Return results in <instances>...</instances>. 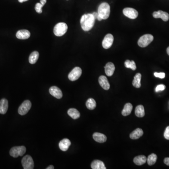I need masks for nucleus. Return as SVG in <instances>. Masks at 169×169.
I'll return each mask as SVG.
<instances>
[{"label":"nucleus","instance_id":"1","mask_svg":"<svg viewBox=\"0 0 169 169\" xmlns=\"http://www.w3.org/2000/svg\"><path fill=\"white\" fill-rule=\"evenodd\" d=\"M95 19L92 14H86L82 16L81 24L82 29L84 31H89L93 28L95 23Z\"/></svg>","mask_w":169,"mask_h":169},{"label":"nucleus","instance_id":"2","mask_svg":"<svg viewBox=\"0 0 169 169\" xmlns=\"http://www.w3.org/2000/svg\"><path fill=\"white\" fill-rule=\"evenodd\" d=\"M111 12L110 6L107 2H103L98 7V14L102 19H106L109 18Z\"/></svg>","mask_w":169,"mask_h":169},{"label":"nucleus","instance_id":"3","mask_svg":"<svg viewBox=\"0 0 169 169\" xmlns=\"http://www.w3.org/2000/svg\"><path fill=\"white\" fill-rule=\"evenodd\" d=\"M68 30V26L65 23H59L54 28V33L56 36H62Z\"/></svg>","mask_w":169,"mask_h":169},{"label":"nucleus","instance_id":"4","mask_svg":"<svg viewBox=\"0 0 169 169\" xmlns=\"http://www.w3.org/2000/svg\"><path fill=\"white\" fill-rule=\"evenodd\" d=\"M26 147L23 146L14 147L10 150L9 154L12 157L17 158L19 156H23L26 152Z\"/></svg>","mask_w":169,"mask_h":169},{"label":"nucleus","instance_id":"5","mask_svg":"<svg viewBox=\"0 0 169 169\" xmlns=\"http://www.w3.org/2000/svg\"><path fill=\"white\" fill-rule=\"evenodd\" d=\"M154 40L152 35L147 34L140 38L138 40V44L141 48H145L148 46Z\"/></svg>","mask_w":169,"mask_h":169},{"label":"nucleus","instance_id":"6","mask_svg":"<svg viewBox=\"0 0 169 169\" xmlns=\"http://www.w3.org/2000/svg\"><path fill=\"white\" fill-rule=\"evenodd\" d=\"M31 103L29 100L25 101L19 107L18 112L20 115H25L31 108Z\"/></svg>","mask_w":169,"mask_h":169},{"label":"nucleus","instance_id":"7","mask_svg":"<svg viewBox=\"0 0 169 169\" xmlns=\"http://www.w3.org/2000/svg\"><path fill=\"white\" fill-rule=\"evenodd\" d=\"M22 164L24 169H33L34 162L32 157L29 155H26L22 160Z\"/></svg>","mask_w":169,"mask_h":169},{"label":"nucleus","instance_id":"8","mask_svg":"<svg viewBox=\"0 0 169 169\" xmlns=\"http://www.w3.org/2000/svg\"><path fill=\"white\" fill-rule=\"evenodd\" d=\"M82 74V70L80 67H76L71 71L68 75L69 80L72 81H77Z\"/></svg>","mask_w":169,"mask_h":169},{"label":"nucleus","instance_id":"9","mask_svg":"<svg viewBox=\"0 0 169 169\" xmlns=\"http://www.w3.org/2000/svg\"><path fill=\"white\" fill-rule=\"evenodd\" d=\"M123 12L124 16L132 19L136 18L138 16V12L131 8H125L123 9Z\"/></svg>","mask_w":169,"mask_h":169},{"label":"nucleus","instance_id":"10","mask_svg":"<svg viewBox=\"0 0 169 169\" xmlns=\"http://www.w3.org/2000/svg\"><path fill=\"white\" fill-rule=\"evenodd\" d=\"M114 41V37L111 34H108L105 36L102 41V47L105 49L110 48L112 45Z\"/></svg>","mask_w":169,"mask_h":169},{"label":"nucleus","instance_id":"11","mask_svg":"<svg viewBox=\"0 0 169 169\" xmlns=\"http://www.w3.org/2000/svg\"><path fill=\"white\" fill-rule=\"evenodd\" d=\"M49 93L51 95H52L58 99H60L63 97V93L60 89L55 86H53L49 88Z\"/></svg>","mask_w":169,"mask_h":169},{"label":"nucleus","instance_id":"12","mask_svg":"<svg viewBox=\"0 0 169 169\" xmlns=\"http://www.w3.org/2000/svg\"><path fill=\"white\" fill-rule=\"evenodd\" d=\"M153 16L155 18H162L163 21H168L169 19V14L166 12H164L162 11H159L158 12H154Z\"/></svg>","mask_w":169,"mask_h":169},{"label":"nucleus","instance_id":"13","mask_svg":"<svg viewBox=\"0 0 169 169\" xmlns=\"http://www.w3.org/2000/svg\"><path fill=\"white\" fill-rule=\"evenodd\" d=\"M31 34L27 30H21L18 31L16 34L17 38L20 40H25L30 37Z\"/></svg>","mask_w":169,"mask_h":169},{"label":"nucleus","instance_id":"14","mask_svg":"<svg viewBox=\"0 0 169 169\" xmlns=\"http://www.w3.org/2000/svg\"><path fill=\"white\" fill-rule=\"evenodd\" d=\"M71 145V141L68 139H64L61 141L59 143L60 149L63 151H66Z\"/></svg>","mask_w":169,"mask_h":169},{"label":"nucleus","instance_id":"15","mask_svg":"<svg viewBox=\"0 0 169 169\" xmlns=\"http://www.w3.org/2000/svg\"><path fill=\"white\" fill-rule=\"evenodd\" d=\"M99 83L102 88L104 90H109L110 88V85L108 81L107 78L104 76H101L99 78Z\"/></svg>","mask_w":169,"mask_h":169},{"label":"nucleus","instance_id":"16","mask_svg":"<svg viewBox=\"0 0 169 169\" xmlns=\"http://www.w3.org/2000/svg\"><path fill=\"white\" fill-rule=\"evenodd\" d=\"M105 72L108 76H112L115 71V67L114 64L111 62L107 63L104 67Z\"/></svg>","mask_w":169,"mask_h":169},{"label":"nucleus","instance_id":"17","mask_svg":"<svg viewBox=\"0 0 169 169\" xmlns=\"http://www.w3.org/2000/svg\"><path fill=\"white\" fill-rule=\"evenodd\" d=\"M8 109V101L5 99H2L0 101V114L6 113Z\"/></svg>","mask_w":169,"mask_h":169},{"label":"nucleus","instance_id":"18","mask_svg":"<svg viewBox=\"0 0 169 169\" xmlns=\"http://www.w3.org/2000/svg\"><path fill=\"white\" fill-rule=\"evenodd\" d=\"M93 139L99 143H103L107 141V137L104 134L99 133H94Z\"/></svg>","mask_w":169,"mask_h":169},{"label":"nucleus","instance_id":"19","mask_svg":"<svg viewBox=\"0 0 169 169\" xmlns=\"http://www.w3.org/2000/svg\"><path fill=\"white\" fill-rule=\"evenodd\" d=\"M91 168L93 169H106V167L105 166L103 162L99 160H95L93 161L91 164Z\"/></svg>","mask_w":169,"mask_h":169},{"label":"nucleus","instance_id":"20","mask_svg":"<svg viewBox=\"0 0 169 169\" xmlns=\"http://www.w3.org/2000/svg\"><path fill=\"white\" fill-rule=\"evenodd\" d=\"M143 134V130L141 128H137L130 134V137L133 140H136L141 137Z\"/></svg>","mask_w":169,"mask_h":169},{"label":"nucleus","instance_id":"21","mask_svg":"<svg viewBox=\"0 0 169 169\" xmlns=\"http://www.w3.org/2000/svg\"><path fill=\"white\" fill-rule=\"evenodd\" d=\"M134 162L137 165H141L144 164L147 162V158L145 156H137L134 158Z\"/></svg>","mask_w":169,"mask_h":169},{"label":"nucleus","instance_id":"22","mask_svg":"<svg viewBox=\"0 0 169 169\" xmlns=\"http://www.w3.org/2000/svg\"><path fill=\"white\" fill-rule=\"evenodd\" d=\"M67 113H68L69 116L74 119H78L81 116L79 112L77 109H74V108L69 109Z\"/></svg>","mask_w":169,"mask_h":169},{"label":"nucleus","instance_id":"23","mask_svg":"<svg viewBox=\"0 0 169 169\" xmlns=\"http://www.w3.org/2000/svg\"><path fill=\"white\" fill-rule=\"evenodd\" d=\"M133 110V105L131 103H128L124 105L123 110L122 111V114L124 116H127L131 113Z\"/></svg>","mask_w":169,"mask_h":169},{"label":"nucleus","instance_id":"24","mask_svg":"<svg viewBox=\"0 0 169 169\" xmlns=\"http://www.w3.org/2000/svg\"><path fill=\"white\" fill-rule=\"evenodd\" d=\"M135 114L136 116L139 118H142L145 116V110L144 107L141 105L137 106L135 110Z\"/></svg>","mask_w":169,"mask_h":169},{"label":"nucleus","instance_id":"25","mask_svg":"<svg viewBox=\"0 0 169 169\" xmlns=\"http://www.w3.org/2000/svg\"><path fill=\"white\" fill-rule=\"evenodd\" d=\"M141 73H138L136 74L133 81V85L135 88H141Z\"/></svg>","mask_w":169,"mask_h":169},{"label":"nucleus","instance_id":"26","mask_svg":"<svg viewBox=\"0 0 169 169\" xmlns=\"http://www.w3.org/2000/svg\"><path fill=\"white\" fill-rule=\"evenodd\" d=\"M39 53L38 51H35L32 52L29 58V62L31 64H35L36 63L39 58Z\"/></svg>","mask_w":169,"mask_h":169},{"label":"nucleus","instance_id":"27","mask_svg":"<svg viewBox=\"0 0 169 169\" xmlns=\"http://www.w3.org/2000/svg\"><path fill=\"white\" fill-rule=\"evenodd\" d=\"M86 105L88 109L93 110L96 107V101L93 98H89L86 102Z\"/></svg>","mask_w":169,"mask_h":169},{"label":"nucleus","instance_id":"28","mask_svg":"<svg viewBox=\"0 0 169 169\" xmlns=\"http://www.w3.org/2000/svg\"><path fill=\"white\" fill-rule=\"evenodd\" d=\"M157 154L154 153L150 154L147 159V164L148 165L150 166L154 165L157 162Z\"/></svg>","mask_w":169,"mask_h":169},{"label":"nucleus","instance_id":"29","mask_svg":"<svg viewBox=\"0 0 169 169\" xmlns=\"http://www.w3.org/2000/svg\"><path fill=\"white\" fill-rule=\"evenodd\" d=\"M124 65L127 68H130L133 71H135L136 69V66L135 63L134 61H130L127 60L124 62Z\"/></svg>","mask_w":169,"mask_h":169},{"label":"nucleus","instance_id":"30","mask_svg":"<svg viewBox=\"0 0 169 169\" xmlns=\"http://www.w3.org/2000/svg\"><path fill=\"white\" fill-rule=\"evenodd\" d=\"M44 5L43 4H42L41 3H37L36 4L35 7V9L36 12L38 13H41L42 11V8L43 7Z\"/></svg>","mask_w":169,"mask_h":169},{"label":"nucleus","instance_id":"31","mask_svg":"<svg viewBox=\"0 0 169 169\" xmlns=\"http://www.w3.org/2000/svg\"><path fill=\"white\" fill-rule=\"evenodd\" d=\"M165 85H164L163 84L159 85L156 87V89H155V91L156 92H158L159 91H164L165 89Z\"/></svg>","mask_w":169,"mask_h":169},{"label":"nucleus","instance_id":"32","mask_svg":"<svg viewBox=\"0 0 169 169\" xmlns=\"http://www.w3.org/2000/svg\"><path fill=\"white\" fill-rule=\"evenodd\" d=\"M154 75L156 77L160 78H164L165 76V74L164 72H160V73L154 72Z\"/></svg>","mask_w":169,"mask_h":169},{"label":"nucleus","instance_id":"33","mask_svg":"<svg viewBox=\"0 0 169 169\" xmlns=\"http://www.w3.org/2000/svg\"><path fill=\"white\" fill-rule=\"evenodd\" d=\"M164 137L166 140H169V126H167L165 129V131L164 133Z\"/></svg>","mask_w":169,"mask_h":169},{"label":"nucleus","instance_id":"34","mask_svg":"<svg viewBox=\"0 0 169 169\" xmlns=\"http://www.w3.org/2000/svg\"><path fill=\"white\" fill-rule=\"evenodd\" d=\"M164 163L166 165L169 166V157H166L164 159Z\"/></svg>","mask_w":169,"mask_h":169},{"label":"nucleus","instance_id":"35","mask_svg":"<svg viewBox=\"0 0 169 169\" xmlns=\"http://www.w3.org/2000/svg\"><path fill=\"white\" fill-rule=\"evenodd\" d=\"M92 14H93V16H94V18H95V19H97V17H98V13L94 12H93V13H92Z\"/></svg>","mask_w":169,"mask_h":169},{"label":"nucleus","instance_id":"36","mask_svg":"<svg viewBox=\"0 0 169 169\" xmlns=\"http://www.w3.org/2000/svg\"><path fill=\"white\" fill-rule=\"evenodd\" d=\"M46 2H47V0H41L40 1V3L43 4V5H44L46 4Z\"/></svg>","mask_w":169,"mask_h":169},{"label":"nucleus","instance_id":"37","mask_svg":"<svg viewBox=\"0 0 169 169\" xmlns=\"http://www.w3.org/2000/svg\"><path fill=\"white\" fill-rule=\"evenodd\" d=\"M54 169V167L53 165H50V166H48L46 168V169Z\"/></svg>","mask_w":169,"mask_h":169},{"label":"nucleus","instance_id":"38","mask_svg":"<svg viewBox=\"0 0 169 169\" xmlns=\"http://www.w3.org/2000/svg\"><path fill=\"white\" fill-rule=\"evenodd\" d=\"M97 19L98 20H99V21H100L102 20V19L101 18V17L100 16H99V15H98V17H97Z\"/></svg>","mask_w":169,"mask_h":169},{"label":"nucleus","instance_id":"39","mask_svg":"<svg viewBox=\"0 0 169 169\" xmlns=\"http://www.w3.org/2000/svg\"><path fill=\"white\" fill-rule=\"evenodd\" d=\"M27 1H28V0H18V2L20 3H22V2H25Z\"/></svg>","mask_w":169,"mask_h":169},{"label":"nucleus","instance_id":"40","mask_svg":"<svg viewBox=\"0 0 169 169\" xmlns=\"http://www.w3.org/2000/svg\"><path fill=\"white\" fill-rule=\"evenodd\" d=\"M167 53L168 54V55H169V47H168L167 49Z\"/></svg>","mask_w":169,"mask_h":169}]
</instances>
